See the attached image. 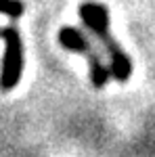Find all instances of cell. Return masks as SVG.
<instances>
[{
    "label": "cell",
    "mask_w": 155,
    "mask_h": 157,
    "mask_svg": "<svg viewBox=\"0 0 155 157\" xmlns=\"http://www.w3.org/2000/svg\"><path fill=\"white\" fill-rule=\"evenodd\" d=\"M80 19L86 25V29L99 40L101 48L107 52L111 75L118 82H122V84L128 82L130 75H132V61L124 52V48L119 46V42L111 36L107 6L105 4H99V2H84L82 6H80Z\"/></svg>",
    "instance_id": "cell-1"
},
{
    "label": "cell",
    "mask_w": 155,
    "mask_h": 157,
    "mask_svg": "<svg viewBox=\"0 0 155 157\" xmlns=\"http://www.w3.org/2000/svg\"><path fill=\"white\" fill-rule=\"evenodd\" d=\"M4 36V27H0V38Z\"/></svg>",
    "instance_id": "cell-5"
},
{
    "label": "cell",
    "mask_w": 155,
    "mask_h": 157,
    "mask_svg": "<svg viewBox=\"0 0 155 157\" xmlns=\"http://www.w3.org/2000/svg\"><path fill=\"white\" fill-rule=\"evenodd\" d=\"M59 44L65 50H72L76 55H82L88 61V69H90V80L96 90L105 88V84L111 78V69L105 65V61L101 57V52L96 50V46L90 42V38L84 34L80 27H72L65 25L59 29Z\"/></svg>",
    "instance_id": "cell-2"
},
{
    "label": "cell",
    "mask_w": 155,
    "mask_h": 157,
    "mask_svg": "<svg viewBox=\"0 0 155 157\" xmlns=\"http://www.w3.org/2000/svg\"><path fill=\"white\" fill-rule=\"evenodd\" d=\"M4 57H2V71H0V88L9 92L17 88L21 73H23V42L17 27H4Z\"/></svg>",
    "instance_id": "cell-3"
},
{
    "label": "cell",
    "mask_w": 155,
    "mask_h": 157,
    "mask_svg": "<svg viewBox=\"0 0 155 157\" xmlns=\"http://www.w3.org/2000/svg\"><path fill=\"white\" fill-rule=\"evenodd\" d=\"M25 13V4L21 0H0V15L11 17V19H19Z\"/></svg>",
    "instance_id": "cell-4"
}]
</instances>
